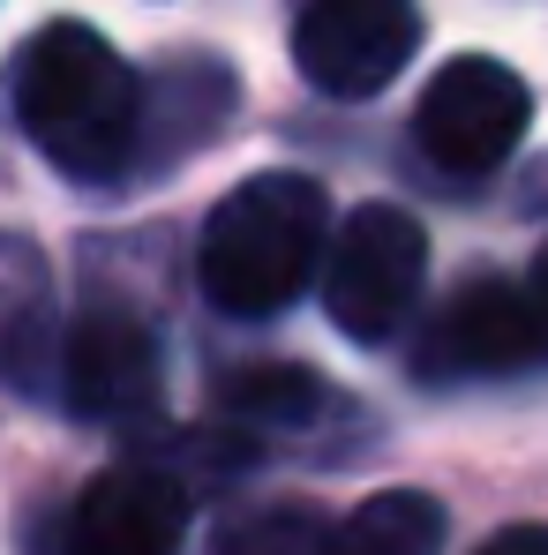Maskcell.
<instances>
[{
  "label": "cell",
  "mask_w": 548,
  "mask_h": 555,
  "mask_svg": "<svg viewBox=\"0 0 548 555\" xmlns=\"http://www.w3.org/2000/svg\"><path fill=\"white\" fill-rule=\"evenodd\" d=\"M15 120L76 181H113L143 143V83L91 23H46L15 53Z\"/></svg>",
  "instance_id": "6da1fadb"
},
{
  "label": "cell",
  "mask_w": 548,
  "mask_h": 555,
  "mask_svg": "<svg viewBox=\"0 0 548 555\" xmlns=\"http://www.w3.org/2000/svg\"><path fill=\"white\" fill-rule=\"evenodd\" d=\"M323 241H331L323 188L308 173H256L203 218L195 278L218 315H278L323 271Z\"/></svg>",
  "instance_id": "7a4b0ae2"
},
{
  "label": "cell",
  "mask_w": 548,
  "mask_h": 555,
  "mask_svg": "<svg viewBox=\"0 0 548 555\" xmlns=\"http://www.w3.org/2000/svg\"><path fill=\"white\" fill-rule=\"evenodd\" d=\"M429 278V233L398 203H361L331 241H323V308L346 338H391Z\"/></svg>",
  "instance_id": "3957f363"
},
{
  "label": "cell",
  "mask_w": 548,
  "mask_h": 555,
  "mask_svg": "<svg viewBox=\"0 0 548 555\" xmlns=\"http://www.w3.org/2000/svg\"><path fill=\"white\" fill-rule=\"evenodd\" d=\"M534 120V91L519 83V68H504L496 53H458L429 76L421 91V151L444 166V173H496L519 135Z\"/></svg>",
  "instance_id": "277c9868"
},
{
  "label": "cell",
  "mask_w": 548,
  "mask_h": 555,
  "mask_svg": "<svg viewBox=\"0 0 548 555\" xmlns=\"http://www.w3.org/2000/svg\"><path fill=\"white\" fill-rule=\"evenodd\" d=\"M421 46L413 0H308L293 23V61L323 98H375Z\"/></svg>",
  "instance_id": "5b68a950"
},
{
  "label": "cell",
  "mask_w": 548,
  "mask_h": 555,
  "mask_svg": "<svg viewBox=\"0 0 548 555\" xmlns=\"http://www.w3.org/2000/svg\"><path fill=\"white\" fill-rule=\"evenodd\" d=\"M188 488L166 465H113L68 503L61 555H181Z\"/></svg>",
  "instance_id": "8992f818"
},
{
  "label": "cell",
  "mask_w": 548,
  "mask_h": 555,
  "mask_svg": "<svg viewBox=\"0 0 548 555\" xmlns=\"http://www.w3.org/2000/svg\"><path fill=\"white\" fill-rule=\"evenodd\" d=\"M61 398L84 421H136L158 398V338L128 308H91L61 338Z\"/></svg>",
  "instance_id": "52a82bcc"
},
{
  "label": "cell",
  "mask_w": 548,
  "mask_h": 555,
  "mask_svg": "<svg viewBox=\"0 0 548 555\" xmlns=\"http://www.w3.org/2000/svg\"><path fill=\"white\" fill-rule=\"evenodd\" d=\"M541 353V323H534V300L526 285H504V278H473L458 285L451 308H436L429 338H421V369L436 383L458 375H511L519 361Z\"/></svg>",
  "instance_id": "ba28073f"
},
{
  "label": "cell",
  "mask_w": 548,
  "mask_h": 555,
  "mask_svg": "<svg viewBox=\"0 0 548 555\" xmlns=\"http://www.w3.org/2000/svg\"><path fill=\"white\" fill-rule=\"evenodd\" d=\"M211 405L226 428H248V436H293V428H316L331 413V390L308 369H285V361H256L241 375H218L211 383Z\"/></svg>",
  "instance_id": "9c48e42d"
},
{
  "label": "cell",
  "mask_w": 548,
  "mask_h": 555,
  "mask_svg": "<svg viewBox=\"0 0 548 555\" xmlns=\"http://www.w3.org/2000/svg\"><path fill=\"white\" fill-rule=\"evenodd\" d=\"M53 361H61V338L46 308V271L30 263L23 241H0V383L38 390Z\"/></svg>",
  "instance_id": "30bf717a"
},
{
  "label": "cell",
  "mask_w": 548,
  "mask_h": 555,
  "mask_svg": "<svg viewBox=\"0 0 548 555\" xmlns=\"http://www.w3.org/2000/svg\"><path fill=\"white\" fill-rule=\"evenodd\" d=\"M444 548V503L421 488H383L354 518H339V555H436Z\"/></svg>",
  "instance_id": "8fae6325"
},
{
  "label": "cell",
  "mask_w": 548,
  "mask_h": 555,
  "mask_svg": "<svg viewBox=\"0 0 548 555\" xmlns=\"http://www.w3.org/2000/svg\"><path fill=\"white\" fill-rule=\"evenodd\" d=\"M211 555H339V526L316 503H271L218 533Z\"/></svg>",
  "instance_id": "7c38bea8"
},
{
  "label": "cell",
  "mask_w": 548,
  "mask_h": 555,
  "mask_svg": "<svg viewBox=\"0 0 548 555\" xmlns=\"http://www.w3.org/2000/svg\"><path fill=\"white\" fill-rule=\"evenodd\" d=\"M481 555H548V526H504Z\"/></svg>",
  "instance_id": "4fadbf2b"
},
{
  "label": "cell",
  "mask_w": 548,
  "mask_h": 555,
  "mask_svg": "<svg viewBox=\"0 0 548 555\" xmlns=\"http://www.w3.org/2000/svg\"><path fill=\"white\" fill-rule=\"evenodd\" d=\"M526 300H534V323H541V346H548V248L534 256V278H526Z\"/></svg>",
  "instance_id": "5bb4252c"
}]
</instances>
